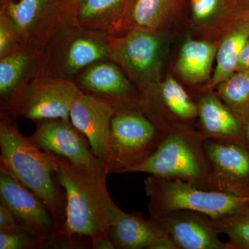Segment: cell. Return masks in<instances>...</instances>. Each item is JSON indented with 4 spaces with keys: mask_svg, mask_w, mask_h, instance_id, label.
<instances>
[{
    "mask_svg": "<svg viewBox=\"0 0 249 249\" xmlns=\"http://www.w3.org/2000/svg\"><path fill=\"white\" fill-rule=\"evenodd\" d=\"M48 154L53 163L54 179L66 194V219L57 236L92 240L109 235L111 224L122 211L108 191L107 167L80 166L65 157Z\"/></svg>",
    "mask_w": 249,
    "mask_h": 249,
    "instance_id": "cell-1",
    "label": "cell"
},
{
    "mask_svg": "<svg viewBox=\"0 0 249 249\" xmlns=\"http://www.w3.org/2000/svg\"><path fill=\"white\" fill-rule=\"evenodd\" d=\"M14 119L6 111L1 113L0 165L47 205L62 230L66 219V194L54 179L52 159L21 133Z\"/></svg>",
    "mask_w": 249,
    "mask_h": 249,
    "instance_id": "cell-2",
    "label": "cell"
},
{
    "mask_svg": "<svg viewBox=\"0 0 249 249\" xmlns=\"http://www.w3.org/2000/svg\"><path fill=\"white\" fill-rule=\"evenodd\" d=\"M144 185L150 199L147 209L154 219L179 210L196 211L212 219H219L249 203L248 199L229 193L206 191L182 180L155 175H149Z\"/></svg>",
    "mask_w": 249,
    "mask_h": 249,
    "instance_id": "cell-3",
    "label": "cell"
},
{
    "mask_svg": "<svg viewBox=\"0 0 249 249\" xmlns=\"http://www.w3.org/2000/svg\"><path fill=\"white\" fill-rule=\"evenodd\" d=\"M168 136L142 109L116 111L111 122L105 160L109 174L132 173L157 151Z\"/></svg>",
    "mask_w": 249,
    "mask_h": 249,
    "instance_id": "cell-4",
    "label": "cell"
},
{
    "mask_svg": "<svg viewBox=\"0 0 249 249\" xmlns=\"http://www.w3.org/2000/svg\"><path fill=\"white\" fill-rule=\"evenodd\" d=\"M204 140L198 131L170 134L157 151L132 173L182 180L208 191L209 163Z\"/></svg>",
    "mask_w": 249,
    "mask_h": 249,
    "instance_id": "cell-5",
    "label": "cell"
},
{
    "mask_svg": "<svg viewBox=\"0 0 249 249\" xmlns=\"http://www.w3.org/2000/svg\"><path fill=\"white\" fill-rule=\"evenodd\" d=\"M208 191L229 193L249 200V145L235 141L206 139Z\"/></svg>",
    "mask_w": 249,
    "mask_h": 249,
    "instance_id": "cell-6",
    "label": "cell"
},
{
    "mask_svg": "<svg viewBox=\"0 0 249 249\" xmlns=\"http://www.w3.org/2000/svg\"><path fill=\"white\" fill-rule=\"evenodd\" d=\"M109 57L134 78L142 94L155 88L161 58V45L155 34L146 30L133 31L106 45Z\"/></svg>",
    "mask_w": 249,
    "mask_h": 249,
    "instance_id": "cell-7",
    "label": "cell"
},
{
    "mask_svg": "<svg viewBox=\"0 0 249 249\" xmlns=\"http://www.w3.org/2000/svg\"><path fill=\"white\" fill-rule=\"evenodd\" d=\"M0 203L14 212L21 226L38 237L42 242L40 249H45L61 231L47 205L2 165H0Z\"/></svg>",
    "mask_w": 249,
    "mask_h": 249,
    "instance_id": "cell-8",
    "label": "cell"
},
{
    "mask_svg": "<svg viewBox=\"0 0 249 249\" xmlns=\"http://www.w3.org/2000/svg\"><path fill=\"white\" fill-rule=\"evenodd\" d=\"M80 91L68 80H37L24 88L7 113L34 122L55 119L70 122L72 103Z\"/></svg>",
    "mask_w": 249,
    "mask_h": 249,
    "instance_id": "cell-9",
    "label": "cell"
},
{
    "mask_svg": "<svg viewBox=\"0 0 249 249\" xmlns=\"http://www.w3.org/2000/svg\"><path fill=\"white\" fill-rule=\"evenodd\" d=\"M35 123V132L28 139L42 151L65 157L80 166L107 167L104 161L93 153L89 141L71 121L55 119Z\"/></svg>",
    "mask_w": 249,
    "mask_h": 249,
    "instance_id": "cell-10",
    "label": "cell"
},
{
    "mask_svg": "<svg viewBox=\"0 0 249 249\" xmlns=\"http://www.w3.org/2000/svg\"><path fill=\"white\" fill-rule=\"evenodd\" d=\"M116 111L106 100L80 91L72 103V124L89 141L91 150L105 162L111 133V122Z\"/></svg>",
    "mask_w": 249,
    "mask_h": 249,
    "instance_id": "cell-11",
    "label": "cell"
},
{
    "mask_svg": "<svg viewBox=\"0 0 249 249\" xmlns=\"http://www.w3.org/2000/svg\"><path fill=\"white\" fill-rule=\"evenodd\" d=\"M80 85L88 93L111 103L116 111L143 108V95L136 92L117 67L109 62L89 67L80 77Z\"/></svg>",
    "mask_w": 249,
    "mask_h": 249,
    "instance_id": "cell-12",
    "label": "cell"
},
{
    "mask_svg": "<svg viewBox=\"0 0 249 249\" xmlns=\"http://www.w3.org/2000/svg\"><path fill=\"white\" fill-rule=\"evenodd\" d=\"M168 232L178 249H234L222 242L206 214L188 210L173 211L156 219Z\"/></svg>",
    "mask_w": 249,
    "mask_h": 249,
    "instance_id": "cell-13",
    "label": "cell"
},
{
    "mask_svg": "<svg viewBox=\"0 0 249 249\" xmlns=\"http://www.w3.org/2000/svg\"><path fill=\"white\" fill-rule=\"evenodd\" d=\"M115 249H178L157 219L121 211L109 231Z\"/></svg>",
    "mask_w": 249,
    "mask_h": 249,
    "instance_id": "cell-14",
    "label": "cell"
},
{
    "mask_svg": "<svg viewBox=\"0 0 249 249\" xmlns=\"http://www.w3.org/2000/svg\"><path fill=\"white\" fill-rule=\"evenodd\" d=\"M196 102L199 119L196 130L204 139H227L249 145L237 116L218 95L203 93Z\"/></svg>",
    "mask_w": 249,
    "mask_h": 249,
    "instance_id": "cell-15",
    "label": "cell"
},
{
    "mask_svg": "<svg viewBox=\"0 0 249 249\" xmlns=\"http://www.w3.org/2000/svg\"><path fill=\"white\" fill-rule=\"evenodd\" d=\"M249 39V11L235 23L217 52V65L209 88L218 86L236 71L239 57Z\"/></svg>",
    "mask_w": 249,
    "mask_h": 249,
    "instance_id": "cell-16",
    "label": "cell"
},
{
    "mask_svg": "<svg viewBox=\"0 0 249 249\" xmlns=\"http://www.w3.org/2000/svg\"><path fill=\"white\" fill-rule=\"evenodd\" d=\"M217 55L215 46L204 41L189 40L181 48L177 69L187 83H200L207 80Z\"/></svg>",
    "mask_w": 249,
    "mask_h": 249,
    "instance_id": "cell-17",
    "label": "cell"
},
{
    "mask_svg": "<svg viewBox=\"0 0 249 249\" xmlns=\"http://www.w3.org/2000/svg\"><path fill=\"white\" fill-rule=\"evenodd\" d=\"M31 65V55L26 52H14L0 61V96L1 109L9 111L22 92L23 79Z\"/></svg>",
    "mask_w": 249,
    "mask_h": 249,
    "instance_id": "cell-18",
    "label": "cell"
},
{
    "mask_svg": "<svg viewBox=\"0 0 249 249\" xmlns=\"http://www.w3.org/2000/svg\"><path fill=\"white\" fill-rule=\"evenodd\" d=\"M130 0H81L76 19L80 25L109 31L120 19Z\"/></svg>",
    "mask_w": 249,
    "mask_h": 249,
    "instance_id": "cell-19",
    "label": "cell"
},
{
    "mask_svg": "<svg viewBox=\"0 0 249 249\" xmlns=\"http://www.w3.org/2000/svg\"><path fill=\"white\" fill-rule=\"evenodd\" d=\"M54 0H19L3 6L18 35L25 37L42 19L53 18Z\"/></svg>",
    "mask_w": 249,
    "mask_h": 249,
    "instance_id": "cell-20",
    "label": "cell"
},
{
    "mask_svg": "<svg viewBox=\"0 0 249 249\" xmlns=\"http://www.w3.org/2000/svg\"><path fill=\"white\" fill-rule=\"evenodd\" d=\"M217 87L218 96L231 109L245 130L249 115V71H236Z\"/></svg>",
    "mask_w": 249,
    "mask_h": 249,
    "instance_id": "cell-21",
    "label": "cell"
},
{
    "mask_svg": "<svg viewBox=\"0 0 249 249\" xmlns=\"http://www.w3.org/2000/svg\"><path fill=\"white\" fill-rule=\"evenodd\" d=\"M110 58L106 45L90 37H77L65 54V68L68 74L76 73L93 62Z\"/></svg>",
    "mask_w": 249,
    "mask_h": 249,
    "instance_id": "cell-22",
    "label": "cell"
},
{
    "mask_svg": "<svg viewBox=\"0 0 249 249\" xmlns=\"http://www.w3.org/2000/svg\"><path fill=\"white\" fill-rule=\"evenodd\" d=\"M211 219L219 235H227L234 249H249V203L228 215Z\"/></svg>",
    "mask_w": 249,
    "mask_h": 249,
    "instance_id": "cell-23",
    "label": "cell"
},
{
    "mask_svg": "<svg viewBox=\"0 0 249 249\" xmlns=\"http://www.w3.org/2000/svg\"><path fill=\"white\" fill-rule=\"evenodd\" d=\"M176 0H134L132 18L143 30L160 27L173 9Z\"/></svg>",
    "mask_w": 249,
    "mask_h": 249,
    "instance_id": "cell-24",
    "label": "cell"
},
{
    "mask_svg": "<svg viewBox=\"0 0 249 249\" xmlns=\"http://www.w3.org/2000/svg\"><path fill=\"white\" fill-rule=\"evenodd\" d=\"M41 245L38 237L22 226L0 231V249H40Z\"/></svg>",
    "mask_w": 249,
    "mask_h": 249,
    "instance_id": "cell-25",
    "label": "cell"
},
{
    "mask_svg": "<svg viewBox=\"0 0 249 249\" xmlns=\"http://www.w3.org/2000/svg\"><path fill=\"white\" fill-rule=\"evenodd\" d=\"M19 37L17 31L9 18L1 12L0 19V56L1 58L12 53Z\"/></svg>",
    "mask_w": 249,
    "mask_h": 249,
    "instance_id": "cell-26",
    "label": "cell"
},
{
    "mask_svg": "<svg viewBox=\"0 0 249 249\" xmlns=\"http://www.w3.org/2000/svg\"><path fill=\"white\" fill-rule=\"evenodd\" d=\"M193 14L196 19L209 18L217 9L218 0H191Z\"/></svg>",
    "mask_w": 249,
    "mask_h": 249,
    "instance_id": "cell-27",
    "label": "cell"
},
{
    "mask_svg": "<svg viewBox=\"0 0 249 249\" xmlns=\"http://www.w3.org/2000/svg\"><path fill=\"white\" fill-rule=\"evenodd\" d=\"M80 1L81 0H54L53 18L75 16Z\"/></svg>",
    "mask_w": 249,
    "mask_h": 249,
    "instance_id": "cell-28",
    "label": "cell"
},
{
    "mask_svg": "<svg viewBox=\"0 0 249 249\" xmlns=\"http://www.w3.org/2000/svg\"><path fill=\"white\" fill-rule=\"evenodd\" d=\"M21 226L14 212L6 205L0 203V231L9 230Z\"/></svg>",
    "mask_w": 249,
    "mask_h": 249,
    "instance_id": "cell-29",
    "label": "cell"
},
{
    "mask_svg": "<svg viewBox=\"0 0 249 249\" xmlns=\"http://www.w3.org/2000/svg\"><path fill=\"white\" fill-rule=\"evenodd\" d=\"M236 71H249V39L241 52Z\"/></svg>",
    "mask_w": 249,
    "mask_h": 249,
    "instance_id": "cell-30",
    "label": "cell"
},
{
    "mask_svg": "<svg viewBox=\"0 0 249 249\" xmlns=\"http://www.w3.org/2000/svg\"><path fill=\"white\" fill-rule=\"evenodd\" d=\"M92 249H115L109 235L100 236L91 240Z\"/></svg>",
    "mask_w": 249,
    "mask_h": 249,
    "instance_id": "cell-31",
    "label": "cell"
},
{
    "mask_svg": "<svg viewBox=\"0 0 249 249\" xmlns=\"http://www.w3.org/2000/svg\"><path fill=\"white\" fill-rule=\"evenodd\" d=\"M245 132L246 135V139H247V142L249 145V115L248 119H247V123H246Z\"/></svg>",
    "mask_w": 249,
    "mask_h": 249,
    "instance_id": "cell-32",
    "label": "cell"
},
{
    "mask_svg": "<svg viewBox=\"0 0 249 249\" xmlns=\"http://www.w3.org/2000/svg\"><path fill=\"white\" fill-rule=\"evenodd\" d=\"M11 1H13V0H1V5H2V7L3 6H5V5L8 4V3Z\"/></svg>",
    "mask_w": 249,
    "mask_h": 249,
    "instance_id": "cell-33",
    "label": "cell"
}]
</instances>
